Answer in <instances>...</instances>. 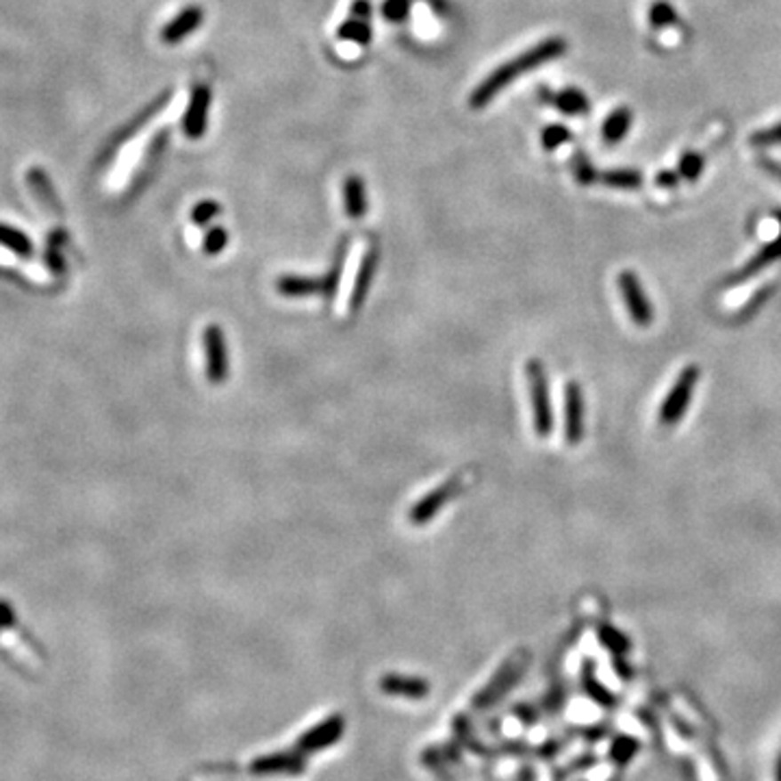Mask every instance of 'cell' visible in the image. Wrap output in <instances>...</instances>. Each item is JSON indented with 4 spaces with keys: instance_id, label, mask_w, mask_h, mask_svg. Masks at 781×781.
Instances as JSON below:
<instances>
[{
    "instance_id": "9c48e42d",
    "label": "cell",
    "mask_w": 781,
    "mask_h": 781,
    "mask_svg": "<svg viewBox=\"0 0 781 781\" xmlns=\"http://www.w3.org/2000/svg\"><path fill=\"white\" fill-rule=\"evenodd\" d=\"M204 22V9L200 4H189L185 7L183 12L176 13L174 18L161 28V42L168 44V46H174V44H180L183 39H187L191 33L198 31Z\"/></svg>"
},
{
    "instance_id": "7a4b0ae2",
    "label": "cell",
    "mask_w": 781,
    "mask_h": 781,
    "mask_svg": "<svg viewBox=\"0 0 781 781\" xmlns=\"http://www.w3.org/2000/svg\"><path fill=\"white\" fill-rule=\"evenodd\" d=\"M347 257V242H341L337 250V257L332 267L323 276H293L284 274L276 280V291L283 298H313L322 296L323 299H332L337 293L339 283H341L343 265Z\"/></svg>"
},
{
    "instance_id": "484cf974",
    "label": "cell",
    "mask_w": 781,
    "mask_h": 781,
    "mask_svg": "<svg viewBox=\"0 0 781 781\" xmlns=\"http://www.w3.org/2000/svg\"><path fill=\"white\" fill-rule=\"evenodd\" d=\"M704 155L701 152H686L680 159V176L686 180H697L704 171Z\"/></svg>"
},
{
    "instance_id": "8fae6325",
    "label": "cell",
    "mask_w": 781,
    "mask_h": 781,
    "mask_svg": "<svg viewBox=\"0 0 781 781\" xmlns=\"http://www.w3.org/2000/svg\"><path fill=\"white\" fill-rule=\"evenodd\" d=\"M564 434L569 445H578L584 439V395L576 380L564 391Z\"/></svg>"
},
{
    "instance_id": "44dd1931",
    "label": "cell",
    "mask_w": 781,
    "mask_h": 781,
    "mask_svg": "<svg viewBox=\"0 0 781 781\" xmlns=\"http://www.w3.org/2000/svg\"><path fill=\"white\" fill-rule=\"evenodd\" d=\"M677 20H680V16H677L675 7H673L671 3H666V0H656V3L651 4L650 22L653 28L671 27V24H675Z\"/></svg>"
},
{
    "instance_id": "d4e9b609",
    "label": "cell",
    "mask_w": 781,
    "mask_h": 781,
    "mask_svg": "<svg viewBox=\"0 0 781 781\" xmlns=\"http://www.w3.org/2000/svg\"><path fill=\"white\" fill-rule=\"evenodd\" d=\"M410 4H412V0H385L380 7L382 18H385L387 22H393V24L404 22V20L409 18V13H410Z\"/></svg>"
},
{
    "instance_id": "1f68e13d",
    "label": "cell",
    "mask_w": 781,
    "mask_h": 781,
    "mask_svg": "<svg viewBox=\"0 0 781 781\" xmlns=\"http://www.w3.org/2000/svg\"><path fill=\"white\" fill-rule=\"evenodd\" d=\"M46 265L52 269V272H57V274L63 269V259H61V254H59L57 250L52 248V245H51V248H48V252H46Z\"/></svg>"
},
{
    "instance_id": "277c9868",
    "label": "cell",
    "mask_w": 781,
    "mask_h": 781,
    "mask_svg": "<svg viewBox=\"0 0 781 781\" xmlns=\"http://www.w3.org/2000/svg\"><path fill=\"white\" fill-rule=\"evenodd\" d=\"M463 489H465V475L458 474L454 475V478L445 480V482L436 486V489L428 490V493H426L421 499H417V502L412 504V508L409 510L410 525H417V528H419V525L430 523V521L445 508L447 502L454 499Z\"/></svg>"
},
{
    "instance_id": "ba28073f",
    "label": "cell",
    "mask_w": 781,
    "mask_h": 781,
    "mask_svg": "<svg viewBox=\"0 0 781 781\" xmlns=\"http://www.w3.org/2000/svg\"><path fill=\"white\" fill-rule=\"evenodd\" d=\"M618 289H621V296L626 299L627 311H630L634 323H638V326H650L653 322V308L650 299H647L645 289H642L641 283H638L636 274L634 272L618 274Z\"/></svg>"
},
{
    "instance_id": "f546056e",
    "label": "cell",
    "mask_w": 781,
    "mask_h": 781,
    "mask_svg": "<svg viewBox=\"0 0 781 781\" xmlns=\"http://www.w3.org/2000/svg\"><path fill=\"white\" fill-rule=\"evenodd\" d=\"M13 623H16V612H13L12 603L0 599V630L13 626Z\"/></svg>"
},
{
    "instance_id": "9a60e30c",
    "label": "cell",
    "mask_w": 781,
    "mask_h": 781,
    "mask_svg": "<svg viewBox=\"0 0 781 781\" xmlns=\"http://www.w3.org/2000/svg\"><path fill=\"white\" fill-rule=\"evenodd\" d=\"M27 183L33 189V195L39 200V204L48 211L51 215L55 218H63V211H61V203H59L57 194H55V187H52L51 179L46 176V171L39 170V168H31L27 174Z\"/></svg>"
},
{
    "instance_id": "83f0119b",
    "label": "cell",
    "mask_w": 781,
    "mask_h": 781,
    "mask_svg": "<svg viewBox=\"0 0 781 781\" xmlns=\"http://www.w3.org/2000/svg\"><path fill=\"white\" fill-rule=\"evenodd\" d=\"M751 144L758 146V148H760V146H777V144H781V122H779V124L770 126V129L753 132V135H751Z\"/></svg>"
},
{
    "instance_id": "2e32d148",
    "label": "cell",
    "mask_w": 781,
    "mask_h": 781,
    "mask_svg": "<svg viewBox=\"0 0 781 781\" xmlns=\"http://www.w3.org/2000/svg\"><path fill=\"white\" fill-rule=\"evenodd\" d=\"M775 219H777L779 226H781V211H777V213H775ZM779 257H781V228H779L777 237H775L769 245H764V248L760 250V252L755 254V257L751 259L749 263H746L738 274H736V280L751 278V276H753V274L762 272L764 267H769V265L773 263V260H777Z\"/></svg>"
},
{
    "instance_id": "cb8c5ba5",
    "label": "cell",
    "mask_w": 781,
    "mask_h": 781,
    "mask_svg": "<svg viewBox=\"0 0 781 781\" xmlns=\"http://www.w3.org/2000/svg\"><path fill=\"white\" fill-rule=\"evenodd\" d=\"M228 239H230L228 230L222 228V226H215V228H211L209 233L204 235V242H203L204 254H209V257L219 254L222 250H226V245H228Z\"/></svg>"
},
{
    "instance_id": "4dcf8cb0",
    "label": "cell",
    "mask_w": 781,
    "mask_h": 781,
    "mask_svg": "<svg viewBox=\"0 0 781 781\" xmlns=\"http://www.w3.org/2000/svg\"><path fill=\"white\" fill-rule=\"evenodd\" d=\"M680 179H681V176L677 174V171L666 170V171H660V174L656 176V183L660 185V187H669V189H671V187H675L677 183H680Z\"/></svg>"
},
{
    "instance_id": "8992f818",
    "label": "cell",
    "mask_w": 781,
    "mask_h": 781,
    "mask_svg": "<svg viewBox=\"0 0 781 781\" xmlns=\"http://www.w3.org/2000/svg\"><path fill=\"white\" fill-rule=\"evenodd\" d=\"M203 346H204L206 378H209L213 385H224L230 376V354L224 331L218 326V323H209V326L204 328Z\"/></svg>"
},
{
    "instance_id": "4316f807",
    "label": "cell",
    "mask_w": 781,
    "mask_h": 781,
    "mask_svg": "<svg viewBox=\"0 0 781 781\" xmlns=\"http://www.w3.org/2000/svg\"><path fill=\"white\" fill-rule=\"evenodd\" d=\"M219 211H222V206H219V203H215V200H200V203L191 209V219H194V224L206 226L218 218Z\"/></svg>"
},
{
    "instance_id": "e0dca14e",
    "label": "cell",
    "mask_w": 781,
    "mask_h": 781,
    "mask_svg": "<svg viewBox=\"0 0 781 781\" xmlns=\"http://www.w3.org/2000/svg\"><path fill=\"white\" fill-rule=\"evenodd\" d=\"M630 129H632V111L627 109V107H618V109H614L610 116L606 117V122H603L602 137L608 146H614L630 132Z\"/></svg>"
},
{
    "instance_id": "6da1fadb",
    "label": "cell",
    "mask_w": 781,
    "mask_h": 781,
    "mask_svg": "<svg viewBox=\"0 0 781 781\" xmlns=\"http://www.w3.org/2000/svg\"><path fill=\"white\" fill-rule=\"evenodd\" d=\"M564 52H567V39L558 36L534 44V46H530L528 51L519 52L517 57H513L510 61L495 68V70L490 72V75L486 76L474 92H471L469 107L475 111L484 109V107H489V102L493 100L499 92H504L510 83L517 81L519 76L530 75V72L537 70V68L543 66V63L560 59Z\"/></svg>"
},
{
    "instance_id": "3957f363",
    "label": "cell",
    "mask_w": 781,
    "mask_h": 781,
    "mask_svg": "<svg viewBox=\"0 0 781 781\" xmlns=\"http://www.w3.org/2000/svg\"><path fill=\"white\" fill-rule=\"evenodd\" d=\"M525 376H528L530 402H532V419L534 430L540 439H547L554 430V412L552 402H549V380L545 365L537 358L528 361L525 365Z\"/></svg>"
},
{
    "instance_id": "7402d4cb",
    "label": "cell",
    "mask_w": 781,
    "mask_h": 781,
    "mask_svg": "<svg viewBox=\"0 0 781 781\" xmlns=\"http://www.w3.org/2000/svg\"><path fill=\"white\" fill-rule=\"evenodd\" d=\"M569 139H571V131H569L567 126H562V124L547 126V129L543 131V135H540V144H543V148L547 152L558 150L560 146L567 144Z\"/></svg>"
},
{
    "instance_id": "d6986e66",
    "label": "cell",
    "mask_w": 781,
    "mask_h": 781,
    "mask_svg": "<svg viewBox=\"0 0 781 781\" xmlns=\"http://www.w3.org/2000/svg\"><path fill=\"white\" fill-rule=\"evenodd\" d=\"M0 245L7 248L9 252L18 254V257H31L33 254V242L22 233V230L12 228L7 224H0Z\"/></svg>"
},
{
    "instance_id": "ffe728a7",
    "label": "cell",
    "mask_w": 781,
    "mask_h": 781,
    "mask_svg": "<svg viewBox=\"0 0 781 781\" xmlns=\"http://www.w3.org/2000/svg\"><path fill=\"white\" fill-rule=\"evenodd\" d=\"M599 179H602L608 187H614V189H636V187H641L642 183L641 171L636 170H610V171H603Z\"/></svg>"
},
{
    "instance_id": "5b68a950",
    "label": "cell",
    "mask_w": 781,
    "mask_h": 781,
    "mask_svg": "<svg viewBox=\"0 0 781 781\" xmlns=\"http://www.w3.org/2000/svg\"><path fill=\"white\" fill-rule=\"evenodd\" d=\"M697 382H699V367L690 365L677 376L675 385L671 387V391L666 393L665 402H662L660 409V424L662 426H675L680 424L681 417H684L686 409L690 404L692 391H695Z\"/></svg>"
},
{
    "instance_id": "7c38bea8",
    "label": "cell",
    "mask_w": 781,
    "mask_h": 781,
    "mask_svg": "<svg viewBox=\"0 0 781 781\" xmlns=\"http://www.w3.org/2000/svg\"><path fill=\"white\" fill-rule=\"evenodd\" d=\"M378 259H380V250H378V245H371V248L367 250L365 254H363L361 267H358L356 278H354L352 291H350V311L352 313H358V308L365 304L367 293H370V287L373 283V276H376Z\"/></svg>"
},
{
    "instance_id": "603a6c76",
    "label": "cell",
    "mask_w": 781,
    "mask_h": 781,
    "mask_svg": "<svg viewBox=\"0 0 781 781\" xmlns=\"http://www.w3.org/2000/svg\"><path fill=\"white\" fill-rule=\"evenodd\" d=\"M571 168H573V176H576V180L579 185H591L599 179V174L595 171V168H593V163L588 161V156L584 155V152H576Z\"/></svg>"
},
{
    "instance_id": "52a82bcc",
    "label": "cell",
    "mask_w": 781,
    "mask_h": 781,
    "mask_svg": "<svg viewBox=\"0 0 781 781\" xmlns=\"http://www.w3.org/2000/svg\"><path fill=\"white\" fill-rule=\"evenodd\" d=\"M211 102H213V92L206 83H198V85L191 90L189 105H187L185 116H183V132L189 139H200L206 132L209 126V113H211Z\"/></svg>"
},
{
    "instance_id": "ac0fdd59",
    "label": "cell",
    "mask_w": 781,
    "mask_h": 781,
    "mask_svg": "<svg viewBox=\"0 0 781 781\" xmlns=\"http://www.w3.org/2000/svg\"><path fill=\"white\" fill-rule=\"evenodd\" d=\"M337 37L341 42H352L356 46H367L371 42V27H370V20H361V18H346L341 22V27L337 28Z\"/></svg>"
},
{
    "instance_id": "5bb4252c",
    "label": "cell",
    "mask_w": 781,
    "mask_h": 781,
    "mask_svg": "<svg viewBox=\"0 0 781 781\" xmlns=\"http://www.w3.org/2000/svg\"><path fill=\"white\" fill-rule=\"evenodd\" d=\"M341 195H343V211L350 219H363L370 209V200H367V185L361 176L350 174L341 185Z\"/></svg>"
},
{
    "instance_id": "30bf717a",
    "label": "cell",
    "mask_w": 781,
    "mask_h": 781,
    "mask_svg": "<svg viewBox=\"0 0 781 781\" xmlns=\"http://www.w3.org/2000/svg\"><path fill=\"white\" fill-rule=\"evenodd\" d=\"M168 100H170V93H163V96L156 98L155 102H150V105L146 107V109L141 111L139 116H137L129 126H124V129H122V131H117L116 135L111 137V141H109V146H107V150L100 155V163H109V161L113 159V155H116V152L120 150L122 146L129 144L132 137H135V132H139L141 129H144V126L148 124L152 117H155L156 113L163 109L165 102H168Z\"/></svg>"
},
{
    "instance_id": "f1b7e54d",
    "label": "cell",
    "mask_w": 781,
    "mask_h": 781,
    "mask_svg": "<svg viewBox=\"0 0 781 781\" xmlns=\"http://www.w3.org/2000/svg\"><path fill=\"white\" fill-rule=\"evenodd\" d=\"M373 13V7L370 0H354L352 9H350V16L354 18H361V20H370Z\"/></svg>"
},
{
    "instance_id": "d6a6232c",
    "label": "cell",
    "mask_w": 781,
    "mask_h": 781,
    "mask_svg": "<svg viewBox=\"0 0 781 781\" xmlns=\"http://www.w3.org/2000/svg\"><path fill=\"white\" fill-rule=\"evenodd\" d=\"M760 165H762V168H764L766 171H769L770 176H775V179L781 180V163H777V161L762 159V161H760Z\"/></svg>"
},
{
    "instance_id": "4fadbf2b",
    "label": "cell",
    "mask_w": 781,
    "mask_h": 781,
    "mask_svg": "<svg viewBox=\"0 0 781 781\" xmlns=\"http://www.w3.org/2000/svg\"><path fill=\"white\" fill-rule=\"evenodd\" d=\"M540 100H545L547 105L556 107L558 111H562L564 116H586L591 111V102L588 96L578 87H567L562 92H549L547 87L540 90Z\"/></svg>"
}]
</instances>
